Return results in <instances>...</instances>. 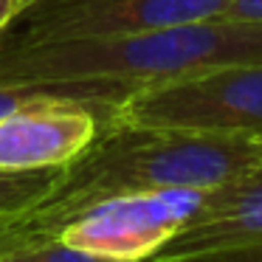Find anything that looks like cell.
<instances>
[{
  "mask_svg": "<svg viewBox=\"0 0 262 262\" xmlns=\"http://www.w3.org/2000/svg\"><path fill=\"white\" fill-rule=\"evenodd\" d=\"M262 62V23L211 17L130 34L0 40V82H96L130 93L223 65Z\"/></svg>",
  "mask_w": 262,
  "mask_h": 262,
  "instance_id": "obj_1",
  "label": "cell"
},
{
  "mask_svg": "<svg viewBox=\"0 0 262 262\" xmlns=\"http://www.w3.org/2000/svg\"><path fill=\"white\" fill-rule=\"evenodd\" d=\"M256 164H262V138L110 124L62 166L54 192L31 214L46 237H59L102 200L158 189H214Z\"/></svg>",
  "mask_w": 262,
  "mask_h": 262,
  "instance_id": "obj_2",
  "label": "cell"
},
{
  "mask_svg": "<svg viewBox=\"0 0 262 262\" xmlns=\"http://www.w3.org/2000/svg\"><path fill=\"white\" fill-rule=\"evenodd\" d=\"M110 124L262 138V62L223 65L141 88L119 102Z\"/></svg>",
  "mask_w": 262,
  "mask_h": 262,
  "instance_id": "obj_3",
  "label": "cell"
},
{
  "mask_svg": "<svg viewBox=\"0 0 262 262\" xmlns=\"http://www.w3.org/2000/svg\"><path fill=\"white\" fill-rule=\"evenodd\" d=\"M206 189H158L102 200L82 211L59 237L76 248L141 262L155 256L178 231L198 217Z\"/></svg>",
  "mask_w": 262,
  "mask_h": 262,
  "instance_id": "obj_4",
  "label": "cell"
},
{
  "mask_svg": "<svg viewBox=\"0 0 262 262\" xmlns=\"http://www.w3.org/2000/svg\"><path fill=\"white\" fill-rule=\"evenodd\" d=\"M228 3L231 0H34L20 12L23 31L14 40L46 42L169 29L223 17Z\"/></svg>",
  "mask_w": 262,
  "mask_h": 262,
  "instance_id": "obj_5",
  "label": "cell"
},
{
  "mask_svg": "<svg viewBox=\"0 0 262 262\" xmlns=\"http://www.w3.org/2000/svg\"><path fill=\"white\" fill-rule=\"evenodd\" d=\"M102 127V119L82 104H48L12 113L0 119V169H62L91 147Z\"/></svg>",
  "mask_w": 262,
  "mask_h": 262,
  "instance_id": "obj_6",
  "label": "cell"
},
{
  "mask_svg": "<svg viewBox=\"0 0 262 262\" xmlns=\"http://www.w3.org/2000/svg\"><path fill=\"white\" fill-rule=\"evenodd\" d=\"M262 243V164L206 189L198 217L155 256H194Z\"/></svg>",
  "mask_w": 262,
  "mask_h": 262,
  "instance_id": "obj_7",
  "label": "cell"
},
{
  "mask_svg": "<svg viewBox=\"0 0 262 262\" xmlns=\"http://www.w3.org/2000/svg\"><path fill=\"white\" fill-rule=\"evenodd\" d=\"M59 175H62V169H31V172L0 169V220L40 206L59 183Z\"/></svg>",
  "mask_w": 262,
  "mask_h": 262,
  "instance_id": "obj_8",
  "label": "cell"
},
{
  "mask_svg": "<svg viewBox=\"0 0 262 262\" xmlns=\"http://www.w3.org/2000/svg\"><path fill=\"white\" fill-rule=\"evenodd\" d=\"M0 262H124V259H110V256L76 248V245L65 243L62 237H48L40 239V243L20 245L17 251H12Z\"/></svg>",
  "mask_w": 262,
  "mask_h": 262,
  "instance_id": "obj_9",
  "label": "cell"
},
{
  "mask_svg": "<svg viewBox=\"0 0 262 262\" xmlns=\"http://www.w3.org/2000/svg\"><path fill=\"white\" fill-rule=\"evenodd\" d=\"M31 211H34V209H31ZM31 211H23V214L3 217V220H0V259L9 256L12 251H17L20 245L48 239L46 231L40 228V223L34 220Z\"/></svg>",
  "mask_w": 262,
  "mask_h": 262,
  "instance_id": "obj_10",
  "label": "cell"
},
{
  "mask_svg": "<svg viewBox=\"0 0 262 262\" xmlns=\"http://www.w3.org/2000/svg\"><path fill=\"white\" fill-rule=\"evenodd\" d=\"M141 262H262V243L231 251H214V254H194V256H149V259Z\"/></svg>",
  "mask_w": 262,
  "mask_h": 262,
  "instance_id": "obj_11",
  "label": "cell"
},
{
  "mask_svg": "<svg viewBox=\"0 0 262 262\" xmlns=\"http://www.w3.org/2000/svg\"><path fill=\"white\" fill-rule=\"evenodd\" d=\"M223 17L226 20H251V23H262V0H231Z\"/></svg>",
  "mask_w": 262,
  "mask_h": 262,
  "instance_id": "obj_12",
  "label": "cell"
},
{
  "mask_svg": "<svg viewBox=\"0 0 262 262\" xmlns=\"http://www.w3.org/2000/svg\"><path fill=\"white\" fill-rule=\"evenodd\" d=\"M23 12V0H0V37Z\"/></svg>",
  "mask_w": 262,
  "mask_h": 262,
  "instance_id": "obj_13",
  "label": "cell"
},
{
  "mask_svg": "<svg viewBox=\"0 0 262 262\" xmlns=\"http://www.w3.org/2000/svg\"><path fill=\"white\" fill-rule=\"evenodd\" d=\"M31 3H34V0H23V9H29ZM17 17H20V14H17Z\"/></svg>",
  "mask_w": 262,
  "mask_h": 262,
  "instance_id": "obj_14",
  "label": "cell"
}]
</instances>
